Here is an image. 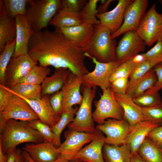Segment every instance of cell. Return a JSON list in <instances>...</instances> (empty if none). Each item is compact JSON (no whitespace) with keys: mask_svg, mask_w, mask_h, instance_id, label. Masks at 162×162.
Masks as SVG:
<instances>
[{"mask_svg":"<svg viewBox=\"0 0 162 162\" xmlns=\"http://www.w3.org/2000/svg\"><path fill=\"white\" fill-rule=\"evenodd\" d=\"M30 7L25 16L33 32L47 27L51 20L62 8L61 0H30Z\"/></svg>","mask_w":162,"mask_h":162,"instance_id":"obj_4","label":"cell"},{"mask_svg":"<svg viewBox=\"0 0 162 162\" xmlns=\"http://www.w3.org/2000/svg\"><path fill=\"white\" fill-rule=\"evenodd\" d=\"M153 69L157 77V81L152 88L146 90L145 93L158 92L162 89V62L156 64Z\"/></svg>","mask_w":162,"mask_h":162,"instance_id":"obj_45","label":"cell"},{"mask_svg":"<svg viewBox=\"0 0 162 162\" xmlns=\"http://www.w3.org/2000/svg\"><path fill=\"white\" fill-rule=\"evenodd\" d=\"M137 152L145 162H162V148L147 137Z\"/></svg>","mask_w":162,"mask_h":162,"instance_id":"obj_29","label":"cell"},{"mask_svg":"<svg viewBox=\"0 0 162 162\" xmlns=\"http://www.w3.org/2000/svg\"><path fill=\"white\" fill-rule=\"evenodd\" d=\"M50 98L49 95H46L33 100L22 98L29 104L41 121L51 127L56 124L61 116L53 110Z\"/></svg>","mask_w":162,"mask_h":162,"instance_id":"obj_20","label":"cell"},{"mask_svg":"<svg viewBox=\"0 0 162 162\" xmlns=\"http://www.w3.org/2000/svg\"><path fill=\"white\" fill-rule=\"evenodd\" d=\"M159 2H160V3H161V4H162V0H160V1H159Z\"/></svg>","mask_w":162,"mask_h":162,"instance_id":"obj_58","label":"cell"},{"mask_svg":"<svg viewBox=\"0 0 162 162\" xmlns=\"http://www.w3.org/2000/svg\"><path fill=\"white\" fill-rule=\"evenodd\" d=\"M146 120L162 124V102L160 104L150 107H141Z\"/></svg>","mask_w":162,"mask_h":162,"instance_id":"obj_39","label":"cell"},{"mask_svg":"<svg viewBox=\"0 0 162 162\" xmlns=\"http://www.w3.org/2000/svg\"><path fill=\"white\" fill-rule=\"evenodd\" d=\"M102 153L105 162H130L131 155L129 146L125 144L115 146L105 143Z\"/></svg>","mask_w":162,"mask_h":162,"instance_id":"obj_26","label":"cell"},{"mask_svg":"<svg viewBox=\"0 0 162 162\" xmlns=\"http://www.w3.org/2000/svg\"><path fill=\"white\" fill-rule=\"evenodd\" d=\"M5 87L13 94L21 98L33 100L42 97L41 85L18 83L10 88Z\"/></svg>","mask_w":162,"mask_h":162,"instance_id":"obj_30","label":"cell"},{"mask_svg":"<svg viewBox=\"0 0 162 162\" xmlns=\"http://www.w3.org/2000/svg\"><path fill=\"white\" fill-rule=\"evenodd\" d=\"M89 58L95 64V68L92 71L82 76V85L89 88L98 86L102 90L110 87V78L120 64L117 61L103 63L94 57Z\"/></svg>","mask_w":162,"mask_h":162,"instance_id":"obj_8","label":"cell"},{"mask_svg":"<svg viewBox=\"0 0 162 162\" xmlns=\"http://www.w3.org/2000/svg\"><path fill=\"white\" fill-rule=\"evenodd\" d=\"M82 23L78 14L62 8L52 18L49 25L56 29L74 26Z\"/></svg>","mask_w":162,"mask_h":162,"instance_id":"obj_28","label":"cell"},{"mask_svg":"<svg viewBox=\"0 0 162 162\" xmlns=\"http://www.w3.org/2000/svg\"><path fill=\"white\" fill-rule=\"evenodd\" d=\"M157 78L153 68L150 70L127 90L126 94L132 98L138 97L154 85Z\"/></svg>","mask_w":162,"mask_h":162,"instance_id":"obj_27","label":"cell"},{"mask_svg":"<svg viewBox=\"0 0 162 162\" xmlns=\"http://www.w3.org/2000/svg\"><path fill=\"white\" fill-rule=\"evenodd\" d=\"M99 0H89L78 14L80 20L82 22H89L95 25L100 24L97 19L96 15L98 14L97 9V4Z\"/></svg>","mask_w":162,"mask_h":162,"instance_id":"obj_32","label":"cell"},{"mask_svg":"<svg viewBox=\"0 0 162 162\" xmlns=\"http://www.w3.org/2000/svg\"><path fill=\"white\" fill-rule=\"evenodd\" d=\"M159 126L158 124L149 121L140 122L130 128L123 144L129 146L131 154L137 153L138 148L147 134Z\"/></svg>","mask_w":162,"mask_h":162,"instance_id":"obj_18","label":"cell"},{"mask_svg":"<svg viewBox=\"0 0 162 162\" xmlns=\"http://www.w3.org/2000/svg\"><path fill=\"white\" fill-rule=\"evenodd\" d=\"M144 54L147 60L154 59L159 63L162 62V40L157 42L153 47Z\"/></svg>","mask_w":162,"mask_h":162,"instance_id":"obj_43","label":"cell"},{"mask_svg":"<svg viewBox=\"0 0 162 162\" xmlns=\"http://www.w3.org/2000/svg\"><path fill=\"white\" fill-rule=\"evenodd\" d=\"M89 133L69 129L64 133V141L58 148L60 155L70 160L86 144L91 142L97 133Z\"/></svg>","mask_w":162,"mask_h":162,"instance_id":"obj_10","label":"cell"},{"mask_svg":"<svg viewBox=\"0 0 162 162\" xmlns=\"http://www.w3.org/2000/svg\"><path fill=\"white\" fill-rule=\"evenodd\" d=\"M111 32L101 24L95 25L93 38L84 50L86 57L95 58L103 63L117 62L116 56V42L111 38Z\"/></svg>","mask_w":162,"mask_h":162,"instance_id":"obj_3","label":"cell"},{"mask_svg":"<svg viewBox=\"0 0 162 162\" xmlns=\"http://www.w3.org/2000/svg\"><path fill=\"white\" fill-rule=\"evenodd\" d=\"M6 123V121L0 114V134L2 133L4 130Z\"/></svg>","mask_w":162,"mask_h":162,"instance_id":"obj_52","label":"cell"},{"mask_svg":"<svg viewBox=\"0 0 162 162\" xmlns=\"http://www.w3.org/2000/svg\"><path fill=\"white\" fill-rule=\"evenodd\" d=\"M133 0H119L116 7L112 10L102 14H98L97 18L100 24L108 28L111 34L118 31L124 20V13L126 7Z\"/></svg>","mask_w":162,"mask_h":162,"instance_id":"obj_21","label":"cell"},{"mask_svg":"<svg viewBox=\"0 0 162 162\" xmlns=\"http://www.w3.org/2000/svg\"><path fill=\"white\" fill-rule=\"evenodd\" d=\"M128 78H119L110 82V87L115 93L120 94H126L128 87Z\"/></svg>","mask_w":162,"mask_h":162,"instance_id":"obj_42","label":"cell"},{"mask_svg":"<svg viewBox=\"0 0 162 162\" xmlns=\"http://www.w3.org/2000/svg\"><path fill=\"white\" fill-rule=\"evenodd\" d=\"M146 137L162 148V125L152 130Z\"/></svg>","mask_w":162,"mask_h":162,"instance_id":"obj_47","label":"cell"},{"mask_svg":"<svg viewBox=\"0 0 162 162\" xmlns=\"http://www.w3.org/2000/svg\"><path fill=\"white\" fill-rule=\"evenodd\" d=\"M37 64L28 53L13 57L5 71L4 86L10 88L16 85Z\"/></svg>","mask_w":162,"mask_h":162,"instance_id":"obj_9","label":"cell"},{"mask_svg":"<svg viewBox=\"0 0 162 162\" xmlns=\"http://www.w3.org/2000/svg\"><path fill=\"white\" fill-rule=\"evenodd\" d=\"M15 19L16 36L15 51L13 57L28 53L29 41L34 32L25 16L18 15Z\"/></svg>","mask_w":162,"mask_h":162,"instance_id":"obj_22","label":"cell"},{"mask_svg":"<svg viewBox=\"0 0 162 162\" xmlns=\"http://www.w3.org/2000/svg\"><path fill=\"white\" fill-rule=\"evenodd\" d=\"M54 162H70V160L65 159L60 155L59 158Z\"/></svg>","mask_w":162,"mask_h":162,"instance_id":"obj_56","label":"cell"},{"mask_svg":"<svg viewBox=\"0 0 162 162\" xmlns=\"http://www.w3.org/2000/svg\"><path fill=\"white\" fill-rule=\"evenodd\" d=\"M114 96L122 107L124 117L128 122L130 128L140 122L146 120L141 107L134 102L130 96L127 94H120L114 92Z\"/></svg>","mask_w":162,"mask_h":162,"instance_id":"obj_24","label":"cell"},{"mask_svg":"<svg viewBox=\"0 0 162 162\" xmlns=\"http://www.w3.org/2000/svg\"><path fill=\"white\" fill-rule=\"evenodd\" d=\"M16 27L15 19L8 16L2 0H0V52L7 44L16 39Z\"/></svg>","mask_w":162,"mask_h":162,"instance_id":"obj_23","label":"cell"},{"mask_svg":"<svg viewBox=\"0 0 162 162\" xmlns=\"http://www.w3.org/2000/svg\"><path fill=\"white\" fill-rule=\"evenodd\" d=\"M102 90L100 99L94 102L96 108L92 113L94 121L100 124L106 118H123V110L114 97V92L110 87Z\"/></svg>","mask_w":162,"mask_h":162,"instance_id":"obj_7","label":"cell"},{"mask_svg":"<svg viewBox=\"0 0 162 162\" xmlns=\"http://www.w3.org/2000/svg\"><path fill=\"white\" fill-rule=\"evenodd\" d=\"M22 149L28 153L34 162H54L60 156L57 148L45 142L26 144Z\"/></svg>","mask_w":162,"mask_h":162,"instance_id":"obj_17","label":"cell"},{"mask_svg":"<svg viewBox=\"0 0 162 162\" xmlns=\"http://www.w3.org/2000/svg\"><path fill=\"white\" fill-rule=\"evenodd\" d=\"M70 162H85L77 159H73L70 160Z\"/></svg>","mask_w":162,"mask_h":162,"instance_id":"obj_57","label":"cell"},{"mask_svg":"<svg viewBox=\"0 0 162 162\" xmlns=\"http://www.w3.org/2000/svg\"><path fill=\"white\" fill-rule=\"evenodd\" d=\"M85 0H62V8L78 14L87 3Z\"/></svg>","mask_w":162,"mask_h":162,"instance_id":"obj_41","label":"cell"},{"mask_svg":"<svg viewBox=\"0 0 162 162\" xmlns=\"http://www.w3.org/2000/svg\"><path fill=\"white\" fill-rule=\"evenodd\" d=\"M82 84V76L71 72L68 75L61 89L63 95L62 114L74 105H80L83 99L82 95L80 94Z\"/></svg>","mask_w":162,"mask_h":162,"instance_id":"obj_14","label":"cell"},{"mask_svg":"<svg viewBox=\"0 0 162 162\" xmlns=\"http://www.w3.org/2000/svg\"><path fill=\"white\" fill-rule=\"evenodd\" d=\"M50 72L51 70L47 67L36 65L31 69L26 76L19 83H29L40 85Z\"/></svg>","mask_w":162,"mask_h":162,"instance_id":"obj_31","label":"cell"},{"mask_svg":"<svg viewBox=\"0 0 162 162\" xmlns=\"http://www.w3.org/2000/svg\"><path fill=\"white\" fill-rule=\"evenodd\" d=\"M2 0L7 13L10 17L15 19L18 15L26 16V5L29 0Z\"/></svg>","mask_w":162,"mask_h":162,"instance_id":"obj_35","label":"cell"},{"mask_svg":"<svg viewBox=\"0 0 162 162\" xmlns=\"http://www.w3.org/2000/svg\"><path fill=\"white\" fill-rule=\"evenodd\" d=\"M28 49V54L40 66L67 68L81 76L89 72L85 63L84 50L56 30L34 32Z\"/></svg>","mask_w":162,"mask_h":162,"instance_id":"obj_1","label":"cell"},{"mask_svg":"<svg viewBox=\"0 0 162 162\" xmlns=\"http://www.w3.org/2000/svg\"><path fill=\"white\" fill-rule=\"evenodd\" d=\"M101 5L97 9L98 14H102L107 12L108 7L110 3L114 0H101Z\"/></svg>","mask_w":162,"mask_h":162,"instance_id":"obj_49","label":"cell"},{"mask_svg":"<svg viewBox=\"0 0 162 162\" xmlns=\"http://www.w3.org/2000/svg\"><path fill=\"white\" fill-rule=\"evenodd\" d=\"M21 154L30 162H34L28 153L25 151L22 150L21 152Z\"/></svg>","mask_w":162,"mask_h":162,"instance_id":"obj_55","label":"cell"},{"mask_svg":"<svg viewBox=\"0 0 162 162\" xmlns=\"http://www.w3.org/2000/svg\"><path fill=\"white\" fill-rule=\"evenodd\" d=\"M29 122L33 128L40 133L44 138L45 142L51 143L57 148L61 145V142L58 141L49 126L43 123L39 119Z\"/></svg>","mask_w":162,"mask_h":162,"instance_id":"obj_34","label":"cell"},{"mask_svg":"<svg viewBox=\"0 0 162 162\" xmlns=\"http://www.w3.org/2000/svg\"><path fill=\"white\" fill-rule=\"evenodd\" d=\"M96 90V86L89 88L82 84L80 89L82 94V102L73 121L68 125V129L89 133L94 132L96 128L92 118V106Z\"/></svg>","mask_w":162,"mask_h":162,"instance_id":"obj_5","label":"cell"},{"mask_svg":"<svg viewBox=\"0 0 162 162\" xmlns=\"http://www.w3.org/2000/svg\"><path fill=\"white\" fill-rule=\"evenodd\" d=\"M14 162H30L29 160L24 157L21 154H20L16 158Z\"/></svg>","mask_w":162,"mask_h":162,"instance_id":"obj_54","label":"cell"},{"mask_svg":"<svg viewBox=\"0 0 162 162\" xmlns=\"http://www.w3.org/2000/svg\"><path fill=\"white\" fill-rule=\"evenodd\" d=\"M44 142V139L40 133L26 121L13 119L7 120L5 128L0 134V146L3 153L6 155L22 143Z\"/></svg>","mask_w":162,"mask_h":162,"instance_id":"obj_2","label":"cell"},{"mask_svg":"<svg viewBox=\"0 0 162 162\" xmlns=\"http://www.w3.org/2000/svg\"><path fill=\"white\" fill-rule=\"evenodd\" d=\"M96 128L106 135L105 143L115 146L123 144L129 131L130 126L124 118L118 120L108 118Z\"/></svg>","mask_w":162,"mask_h":162,"instance_id":"obj_13","label":"cell"},{"mask_svg":"<svg viewBox=\"0 0 162 162\" xmlns=\"http://www.w3.org/2000/svg\"><path fill=\"white\" fill-rule=\"evenodd\" d=\"M146 60L147 59L144 55V53H143L138 54L129 61L135 68Z\"/></svg>","mask_w":162,"mask_h":162,"instance_id":"obj_48","label":"cell"},{"mask_svg":"<svg viewBox=\"0 0 162 162\" xmlns=\"http://www.w3.org/2000/svg\"><path fill=\"white\" fill-rule=\"evenodd\" d=\"M79 107L76 106L62 113L58 122L55 125L50 127L59 142H60V136L62 131L66 126L73 121Z\"/></svg>","mask_w":162,"mask_h":162,"instance_id":"obj_33","label":"cell"},{"mask_svg":"<svg viewBox=\"0 0 162 162\" xmlns=\"http://www.w3.org/2000/svg\"><path fill=\"white\" fill-rule=\"evenodd\" d=\"M8 159V155L4 154L0 146V162H7Z\"/></svg>","mask_w":162,"mask_h":162,"instance_id":"obj_53","label":"cell"},{"mask_svg":"<svg viewBox=\"0 0 162 162\" xmlns=\"http://www.w3.org/2000/svg\"><path fill=\"white\" fill-rule=\"evenodd\" d=\"M22 151L19 148H15L8 154V159L7 162H14L17 157L21 154Z\"/></svg>","mask_w":162,"mask_h":162,"instance_id":"obj_50","label":"cell"},{"mask_svg":"<svg viewBox=\"0 0 162 162\" xmlns=\"http://www.w3.org/2000/svg\"><path fill=\"white\" fill-rule=\"evenodd\" d=\"M51 105L56 113L61 116L62 107L63 95L61 91H58L50 98Z\"/></svg>","mask_w":162,"mask_h":162,"instance_id":"obj_44","label":"cell"},{"mask_svg":"<svg viewBox=\"0 0 162 162\" xmlns=\"http://www.w3.org/2000/svg\"><path fill=\"white\" fill-rule=\"evenodd\" d=\"M16 39L8 42L0 55V84L4 86L5 73L7 66L13 56L15 49Z\"/></svg>","mask_w":162,"mask_h":162,"instance_id":"obj_36","label":"cell"},{"mask_svg":"<svg viewBox=\"0 0 162 162\" xmlns=\"http://www.w3.org/2000/svg\"><path fill=\"white\" fill-rule=\"evenodd\" d=\"M70 72L65 68H55L53 74L47 76L41 84L42 97L52 94L61 89Z\"/></svg>","mask_w":162,"mask_h":162,"instance_id":"obj_25","label":"cell"},{"mask_svg":"<svg viewBox=\"0 0 162 162\" xmlns=\"http://www.w3.org/2000/svg\"><path fill=\"white\" fill-rule=\"evenodd\" d=\"M134 102L141 107H150L160 104L162 102L158 92L144 93L141 95L132 98Z\"/></svg>","mask_w":162,"mask_h":162,"instance_id":"obj_38","label":"cell"},{"mask_svg":"<svg viewBox=\"0 0 162 162\" xmlns=\"http://www.w3.org/2000/svg\"><path fill=\"white\" fill-rule=\"evenodd\" d=\"M130 162H145L138 152L131 155Z\"/></svg>","mask_w":162,"mask_h":162,"instance_id":"obj_51","label":"cell"},{"mask_svg":"<svg viewBox=\"0 0 162 162\" xmlns=\"http://www.w3.org/2000/svg\"><path fill=\"white\" fill-rule=\"evenodd\" d=\"M159 63V62L156 60L148 59L135 67L129 76V80L128 89Z\"/></svg>","mask_w":162,"mask_h":162,"instance_id":"obj_37","label":"cell"},{"mask_svg":"<svg viewBox=\"0 0 162 162\" xmlns=\"http://www.w3.org/2000/svg\"><path fill=\"white\" fill-rule=\"evenodd\" d=\"M135 67L129 60L119 65L112 74L110 78V82L116 79L129 77Z\"/></svg>","mask_w":162,"mask_h":162,"instance_id":"obj_40","label":"cell"},{"mask_svg":"<svg viewBox=\"0 0 162 162\" xmlns=\"http://www.w3.org/2000/svg\"><path fill=\"white\" fill-rule=\"evenodd\" d=\"M136 32L148 46L162 40V14L157 12L155 4L145 14Z\"/></svg>","mask_w":162,"mask_h":162,"instance_id":"obj_6","label":"cell"},{"mask_svg":"<svg viewBox=\"0 0 162 162\" xmlns=\"http://www.w3.org/2000/svg\"><path fill=\"white\" fill-rule=\"evenodd\" d=\"M13 95L5 86L0 84V112L7 106Z\"/></svg>","mask_w":162,"mask_h":162,"instance_id":"obj_46","label":"cell"},{"mask_svg":"<svg viewBox=\"0 0 162 162\" xmlns=\"http://www.w3.org/2000/svg\"><path fill=\"white\" fill-rule=\"evenodd\" d=\"M146 46L136 31L125 33L116 48L117 61L121 64L131 59L140 52L144 51Z\"/></svg>","mask_w":162,"mask_h":162,"instance_id":"obj_12","label":"cell"},{"mask_svg":"<svg viewBox=\"0 0 162 162\" xmlns=\"http://www.w3.org/2000/svg\"><path fill=\"white\" fill-rule=\"evenodd\" d=\"M95 25L91 23L82 22L77 26L56 30L75 45L84 49L89 44L93 38Z\"/></svg>","mask_w":162,"mask_h":162,"instance_id":"obj_16","label":"cell"},{"mask_svg":"<svg viewBox=\"0 0 162 162\" xmlns=\"http://www.w3.org/2000/svg\"><path fill=\"white\" fill-rule=\"evenodd\" d=\"M148 5V0H133L125 9L121 26L118 31L111 34V38L115 39L129 31H136Z\"/></svg>","mask_w":162,"mask_h":162,"instance_id":"obj_11","label":"cell"},{"mask_svg":"<svg viewBox=\"0 0 162 162\" xmlns=\"http://www.w3.org/2000/svg\"><path fill=\"white\" fill-rule=\"evenodd\" d=\"M0 114L6 121L13 119L30 122L39 119L27 102L14 94L7 106Z\"/></svg>","mask_w":162,"mask_h":162,"instance_id":"obj_15","label":"cell"},{"mask_svg":"<svg viewBox=\"0 0 162 162\" xmlns=\"http://www.w3.org/2000/svg\"><path fill=\"white\" fill-rule=\"evenodd\" d=\"M97 130L96 134L90 143L82 148L71 159H76L85 162H105L102 150L105 137L102 132Z\"/></svg>","mask_w":162,"mask_h":162,"instance_id":"obj_19","label":"cell"}]
</instances>
